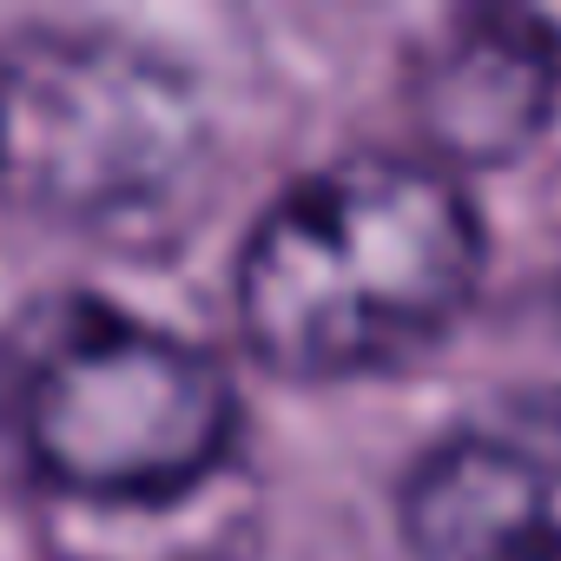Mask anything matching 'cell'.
<instances>
[{
  "instance_id": "cell-3",
  "label": "cell",
  "mask_w": 561,
  "mask_h": 561,
  "mask_svg": "<svg viewBox=\"0 0 561 561\" xmlns=\"http://www.w3.org/2000/svg\"><path fill=\"white\" fill-rule=\"evenodd\" d=\"M192 87L126 41H41L0 67V185L60 218H126L185 185Z\"/></svg>"
},
{
  "instance_id": "cell-1",
  "label": "cell",
  "mask_w": 561,
  "mask_h": 561,
  "mask_svg": "<svg viewBox=\"0 0 561 561\" xmlns=\"http://www.w3.org/2000/svg\"><path fill=\"white\" fill-rule=\"evenodd\" d=\"M482 225L436 159H337L238 257V324L277 377H364L423 351L476 291Z\"/></svg>"
},
{
  "instance_id": "cell-4",
  "label": "cell",
  "mask_w": 561,
  "mask_h": 561,
  "mask_svg": "<svg viewBox=\"0 0 561 561\" xmlns=\"http://www.w3.org/2000/svg\"><path fill=\"white\" fill-rule=\"evenodd\" d=\"M423 561H561V403H515L430 443L403 476Z\"/></svg>"
},
{
  "instance_id": "cell-5",
  "label": "cell",
  "mask_w": 561,
  "mask_h": 561,
  "mask_svg": "<svg viewBox=\"0 0 561 561\" xmlns=\"http://www.w3.org/2000/svg\"><path fill=\"white\" fill-rule=\"evenodd\" d=\"M561 93V34L535 14H462L410 67L416 126L443 159L495 165L522 152Z\"/></svg>"
},
{
  "instance_id": "cell-2",
  "label": "cell",
  "mask_w": 561,
  "mask_h": 561,
  "mask_svg": "<svg viewBox=\"0 0 561 561\" xmlns=\"http://www.w3.org/2000/svg\"><path fill=\"white\" fill-rule=\"evenodd\" d=\"M231 383L185 337L80 318L27 377L34 462L100 502H152L192 489L231 449Z\"/></svg>"
}]
</instances>
